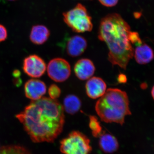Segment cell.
Returning a JSON list of instances; mask_svg holds the SVG:
<instances>
[{"instance_id": "19", "label": "cell", "mask_w": 154, "mask_h": 154, "mask_svg": "<svg viewBox=\"0 0 154 154\" xmlns=\"http://www.w3.org/2000/svg\"><path fill=\"white\" fill-rule=\"evenodd\" d=\"M129 39L132 45L134 44L137 45L143 43L139 35L136 32H131L129 35Z\"/></svg>"}, {"instance_id": "10", "label": "cell", "mask_w": 154, "mask_h": 154, "mask_svg": "<svg viewBox=\"0 0 154 154\" xmlns=\"http://www.w3.org/2000/svg\"><path fill=\"white\" fill-rule=\"evenodd\" d=\"M87 46L88 42L85 38L80 35H76L69 38L66 48L69 56L77 57L85 52Z\"/></svg>"}, {"instance_id": "24", "label": "cell", "mask_w": 154, "mask_h": 154, "mask_svg": "<svg viewBox=\"0 0 154 154\" xmlns=\"http://www.w3.org/2000/svg\"><path fill=\"white\" fill-rule=\"evenodd\" d=\"M8 1H16V0H8Z\"/></svg>"}, {"instance_id": "2", "label": "cell", "mask_w": 154, "mask_h": 154, "mask_svg": "<svg viewBox=\"0 0 154 154\" xmlns=\"http://www.w3.org/2000/svg\"><path fill=\"white\" fill-rule=\"evenodd\" d=\"M131 32L129 25L119 14H108L100 22L98 38L107 44L108 60L113 66L124 69L134 56V49L129 39Z\"/></svg>"}, {"instance_id": "7", "label": "cell", "mask_w": 154, "mask_h": 154, "mask_svg": "<svg viewBox=\"0 0 154 154\" xmlns=\"http://www.w3.org/2000/svg\"><path fill=\"white\" fill-rule=\"evenodd\" d=\"M23 70L29 76L33 78H39L46 71V63L38 56L36 54L30 55L24 59Z\"/></svg>"}, {"instance_id": "15", "label": "cell", "mask_w": 154, "mask_h": 154, "mask_svg": "<svg viewBox=\"0 0 154 154\" xmlns=\"http://www.w3.org/2000/svg\"><path fill=\"white\" fill-rule=\"evenodd\" d=\"M64 110L68 113L74 114L77 113L82 106V102L79 97L74 95H69L65 98L63 105Z\"/></svg>"}, {"instance_id": "21", "label": "cell", "mask_w": 154, "mask_h": 154, "mask_svg": "<svg viewBox=\"0 0 154 154\" xmlns=\"http://www.w3.org/2000/svg\"><path fill=\"white\" fill-rule=\"evenodd\" d=\"M102 5L107 7H112L115 6L119 0H99Z\"/></svg>"}, {"instance_id": "25", "label": "cell", "mask_w": 154, "mask_h": 154, "mask_svg": "<svg viewBox=\"0 0 154 154\" xmlns=\"http://www.w3.org/2000/svg\"><path fill=\"white\" fill-rule=\"evenodd\" d=\"M0 149H1V147H0Z\"/></svg>"}, {"instance_id": "12", "label": "cell", "mask_w": 154, "mask_h": 154, "mask_svg": "<svg viewBox=\"0 0 154 154\" xmlns=\"http://www.w3.org/2000/svg\"><path fill=\"white\" fill-rule=\"evenodd\" d=\"M135 59L140 64H146L150 62L154 58L153 51L145 43L136 45L134 51Z\"/></svg>"}, {"instance_id": "14", "label": "cell", "mask_w": 154, "mask_h": 154, "mask_svg": "<svg viewBox=\"0 0 154 154\" xmlns=\"http://www.w3.org/2000/svg\"><path fill=\"white\" fill-rule=\"evenodd\" d=\"M50 35L49 30L44 25H34L30 31V39L33 44L40 45L47 41Z\"/></svg>"}, {"instance_id": "16", "label": "cell", "mask_w": 154, "mask_h": 154, "mask_svg": "<svg viewBox=\"0 0 154 154\" xmlns=\"http://www.w3.org/2000/svg\"><path fill=\"white\" fill-rule=\"evenodd\" d=\"M0 154H31L28 149L21 146L12 145L0 149Z\"/></svg>"}, {"instance_id": "17", "label": "cell", "mask_w": 154, "mask_h": 154, "mask_svg": "<svg viewBox=\"0 0 154 154\" xmlns=\"http://www.w3.org/2000/svg\"><path fill=\"white\" fill-rule=\"evenodd\" d=\"M89 127L91 129L92 134L94 137H99L103 132L102 126L98 119L94 116H90Z\"/></svg>"}, {"instance_id": "3", "label": "cell", "mask_w": 154, "mask_h": 154, "mask_svg": "<svg viewBox=\"0 0 154 154\" xmlns=\"http://www.w3.org/2000/svg\"><path fill=\"white\" fill-rule=\"evenodd\" d=\"M95 109L102 121L107 123L124 124L125 117L131 114L126 92L110 88L96 102Z\"/></svg>"}, {"instance_id": "5", "label": "cell", "mask_w": 154, "mask_h": 154, "mask_svg": "<svg viewBox=\"0 0 154 154\" xmlns=\"http://www.w3.org/2000/svg\"><path fill=\"white\" fill-rule=\"evenodd\" d=\"M63 154H90L92 151L90 140L79 131H73L60 141Z\"/></svg>"}, {"instance_id": "22", "label": "cell", "mask_w": 154, "mask_h": 154, "mask_svg": "<svg viewBox=\"0 0 154 154\" xmlns=\"http://www.w3.org/2000/svg\"><path fill=\"white\" fill-rule=\"evenodd\" d=\"M118 81L120 83H126L127 82V78L126 76L124 74H120L118 76Z\"/></svg>"}, {"instance_id": "11", "label": "cell", "mask_w": 154, "mask_h": 154, "mask_svg": "<svg viewBox=\"0 0 154 154\" xmlns=\"http://www.w3.org/2000/svg\"><path fill=\"white\" fill-rule=\"evenodd\" d=\"M75 74L80 80L91 79L95 73V66L93 62L87 58L81 59L77 62L74 66Z\"/></svg>"}, {"instance_id": "4", "label": "cell", "mask_w": 154, "mask_h": 154, "mask_svg": "<svg viewBox=\"0 0 154 154\" xmlns=\"http://www.w3.org/2000/svg\"><path fill=\"white\" fill-rule=\"evenodd\" d=\"M63 15L64 22L76 33L90 32L93 29L92 18L85 7L80 3Z\"/></svg>"}, {"instance_id": "8", "label": "cell", "mask_w": 154, "mask_h": 154, "mask_svg": "<svg viewBox=\"0 0 154 154\" xmlns=\"http://www.w3.org/2000/svg\"><path fill=\"white\" fill-rule=\"evenodd\" d=\"M47 88L45 83L37 79H31L25 84L24 91L25 96L32 101L42 98L46 94Z\"/></svg>"}, {"instance_id": "9", "label": "cell", "mask_w": 154, "mask_h": 154, "mask_svg": "<svg viewBox=\"0 0 154 154\" xmlns=\"http://www.w3.org/2000/svg\"><path fill=\"white\" fill-rule=\"evenodd\" d=\"M86 91L88 97L92 99L101 98L106 92L107 85L104 80L99 77H94L86 83Z\"/></svg>"}, {"instance_id": "23", "label": "cell", "mask_w": 154, "mask_h": 154, "mask_svg": "<svg viewBox=\"0 0 154 154\" xmlns=\"http://www.w3.org/2000/svg\"><path fill=\"white\" fill-rule=\"evenodd\" d=\"M151 94L152 97H153L154 100V86H153V87L152 88Z\"/></svg>"}, {"instance_id": "20", "label": "cell", "mask_w": 154, "mask_h": 154, "mask_svg": "<svg viewBox=\"0 0 154 154\" xmlns=\"http://www.w3.org/2000/svg\"><path fill=\"white\" fill-rule=\"evenodd\" d=\"M8 37V31L4 25L0 24V42L5 41Z\"/></svg>"}, {"instance_id": "13", "label": "cell", "mask_w": 154, "mask_h": 154, "mask_svg": "<svg viewBox=\"0 0 154 154\" xmlns=\"http://www.w3.org/2000/svg\"><path fill=\"white\" fill-rule=\"evenodd\" d=\"M99 137V147L104 152L112 153L118 150V140L113 135L103 132Z\"/></svg>"}, {"instance_id": "18", "label": "cell", "mask_w": 154, "mask_h": 154, "mask_svg": "<svg viewBox=\"0 0 154 154\" xmlns=\"http://www.w3.org/2000/svg\"><path fill=\"white\" fill-rule=\"evenodd\" d=\"M48 93L50 98L57 100L60 96L61 91L58 86L55 84H52L48 88Z\"/></svg>"}, {"instance_id": "1", "label": "cell", "mask_w": 154, "mask_h": 154, "mask_svg": "<svg viewBox=\"0 0 154 154\" xmlns=\"http://www.w3.org/2000/svg\"><path fill=\"white\" fill-rule=\"evenodd\" d=\"M16 117L35 143L54 141L62 131L65 122L63 105L47 97L32 101Z\"/></svg>"}, {"instance_id": "6", "label": "cell", "mask_w": 154, "mask_h": 154, "mask_svg": "<svg viewBox=\"0 0 154 154\" xmlns=\"http://www.w3.org/2000/svg\"><path fill=\"white\" fill-rule=\"evenodd\" d=\"M71 67L67 61L61 58H56L49 62L47 67L48 76L57 82H63L71 75Z\"/></svg>"}]
</instances>
